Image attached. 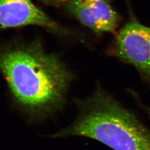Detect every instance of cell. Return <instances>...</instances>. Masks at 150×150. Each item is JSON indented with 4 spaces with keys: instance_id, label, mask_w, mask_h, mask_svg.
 I'll list each match as a JSON object with an SVG mask.
<instances>
[{
    "instance_id": "cell-1",
    "label": "cell",
    "mask_w": 150,
    "mask_h": 150,
    "mask_svg": "<svg viewBox=\"0 0 150 150\" xmlns=\"http://www.w3.org/2000/svg\"><path fill=\"white\" fill-rule=\"evenodd\" d=\"M0 72L16 106L34 120L61 110L75 76L38 41L0 49Z\"/></svg>"
},
{
    "instance_id": "cell-2",
    "label": "cell",
    "mask_w": 150,
    "mask_h": 150,
    "mask_svg": "<svg viewBox=\"0 0 150 150\" xmlns=\"http://www.w3.org/2000/svg\"><path fill=\"white\" fill-rule=\"evenodd\" d=\"M78 115L53 138L82 136L113 150H150V129L100 85L91 96L76 100Z\"/></svg>"
},
{
    "instance_id": "cell-3",
    "label": "cell",
    "mask_w": 150,
    "mask_h": 150,
    "mask_svg": "<svg viewBox=\"0 0 150 150\" xmlns=\"http://www.w3.org/2000/svg\"><path fill=\"white\" fill-rule=\"evenodd\" d=\"M113 54L132 65L142 79L150 83V27L131 18L118 32Z\"/></svg>"
},
{
    "instance_id": "cell-4",
    "label": "cell",
    "mask_w": 150,
    "mask_h": 150,
    "mask_svg": "<svg viewBox=\"0 0 150 150\" xmlns=\"http://www.w3.org/2000/svg\"><path fill=\"white\" fill-rule=\"evenodd\" d=\"M36 25L58 33L64 30L31 0H0V30Z\"/></svg>"
},
{
    "instance_id": "cell-5",
    "label": "cell",
    "mask_w": 150,
    "mask_h": 150,
    "mask_svg": "<svg viewBox=\"0 0 150 150\" xmlns=\"http://www.w3.org/2000/svg\"><path fill=\"white\" fill-rule=\"evenodd\" d=\"M82 24L96 33L113 32L120 17L108 0H77L66 5Z\"/></svg>"
},
{
    "instance_id": "cell-6",
    "label": "cell",
    "mask_w": 150,
    "mask_h": 150,
    "mask_svg": "<svg viewBox=\"0 0 150 150\" xmlns=\"http://www.w3.org/2000/svg\"><path fill=\"white\" fill-rule=\"evenodd\" d=\"M44 4L54 7H59L61 6L66 5L72 1L77 0H40Z\"/></svg>"
},
{
    "instance_id": "cell-7",
    "label": "cell",
    "mask_w": 150,
    "mask_h": 150,
    "mask_svg": "<svg viewBox=\"0 0 150 150\" xmlns=\"http://www.w3.org/2000/svg\"><path fill=\"white\" fill-rule=\"evenodd\" d=\"M144 109L146 111V112L148 113V115L150 116V107L147 106H143Z\"/></svg>"
}]
</instances>
